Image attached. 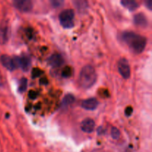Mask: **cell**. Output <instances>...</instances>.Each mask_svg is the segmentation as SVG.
<instances>
[{"label": "cell", "mask_w": 152, "mask_h": 152, "mask_svg": "<svg viewBox=\"0 0 152 152\" xmlns=\"http://www.w3.org/2000/svg\"><path fill=\"white\" fill-rule=\"evenodd\" d=\"M122 40L135 53H140L146 45V39L142 35L132 31H126L122 34Z\"/></svg>", "instance_id": "obj_1"}, {"label": "cell", "mask_w": 152, "mask_h": 152, "mask_svg": "<svg viewBox=\"0 0 152 152\" xmlns=\"http://www.w3.org/2000/svg\"><path fill=\"white\" fill-rule=\"evenodd\" d=\"M97 75L94 68L91 65H86L82 68L79 75V83L83 88L88 89L96 83Z\"/></svg>", "instance_id": "obj_2"}, {"label": "cell", "mask_w": 152, "mask_h": 152, "mask_svg": "<svg viewBox=\"0 0 152 152\" xmlns=\"http://www.w3.org/2000/svg\"><path fill=\"white\" fill-rule=\"evenodd\" d=\"M59 22L65 28H71L74 25V11L72 9L62 10L59 16Z\"/></svg>", "instance_id": "obj_3"}, {"label": "cell", "mask_w": 152, "mask_h": 152, "mask_svg": "<svg viewBox=\"0 0 152 152\" xmlns=\"http://www.w3.org/2000/svg\"><path fill=\"white\" fill-rule=\"evenodd\" d=\"M118 71L120 75L124 79H129L131 76V68L129 62L125 58L120 59L118 62Z\"/></svg>", "instance_id": "obj_4"}, {"label": "cell", "mask_w": 152, "mask_h": 152, "mask_svg": "<svg viewBox=\"0 0 152 152\" xmlns=\"http://www.w3.org/2000/svg\"><path fill=\"white\" fill-rule=\"evenodd\" d=\"M14 61L16 68L19 67L24 71H28L31 67V59L28 56H22V57H14L13 58Z\"/></svg>", "instance_id": "obj_5"}, {"label": "cell", "mask_w": 152, "mask_h": 152, "mask_svg": "<svg viewBox=\"0 0 152 152\" xmlns=\"http://www.w3.org/2000/svg\"><path fill=\"white\" fill-rule=\"evenodd\" d=\"M14 6L19 10L22 12H28L32 9V1L30 0H16L13 1Z\"/></svg>", "instance_id": "obj_6"}, {"label": "cell", "mask_w": 152, "mask_h": 152, "mask_svg": "<svg viewBox=\"0 0 152 152\" xmlns=\"http://www.w3.org/2000/svg\"><path fill=\"white\" fill-rule=\"evenodd\" d=\"M0 62H1V65L6 68V69L9 70V71H13L15 70L16 65H15L14 61H13V58L10 57L8 55H1L0 57Z\"/></svg>", "instance_id": "obj_7"}, {"label": "cell", "mask_w": 152, "mask_h": 152, "mask_svg": "<svg viewBox=\"0 0 152 152\" xmlns=\"http://www.w3.org/2000/svg\"><path fill=\"white\" fill-rule=\"evenodd\" d=\"M95 123L92 119L88 118L83 120L81 123V129L85 133L90 134L94 131Z\"/></svg>", "instance_id": "obj_8"}, {"label": "cell", "mask_w": 152, "mask_h": 152, "mask_svg": "<svg viewBox=\"0 0 152 152\" xmlns=\"http://www.w3.org/2000/svg\"><path fill=\"white\" fill-rule=\"evenodd\" d=\"M81 105L84 109L88 110V111H93L97 108L98 101L95 98H89V99L83 100Z\"/></svg>", "instance_id": "obj_9"}, {"label": "cell", "mask_w": 152, "mask_h": 152, "mask_svg": "<svg viewBox=\"0 0 152 152\" xmlns=\"http://www.w3.org/2000/svg\"><path fill=\"white\" fill-rule=\"evenodd\" d=\"M63 58L60 54L55 53V54L51 55L48 59V62L50 66L53 68H57V67L61 66L63 64Z\"/></svg>", "instance_id": "obj_10"}, {"label": "cell", "mask_w": 152, "mask_h": 152, "mask_svg": "<svg viewBox=\"0 0 152 152\" xmlns=\"http://www.w3.org/2000/svg\"><path fill=\"white\" fill-rule=\"evenodd\" d=\"M134 22L136 25H138L140 27H146L148 25V19L147 17L142 13H137L134 16Z\"/></svg>", "instance_id": "obj_11"}, {"label": "cell", "mask_w": 152, "mask_h": 152, "mask_svg": "<svg viewBox=\"0 0 152 152\" xmlns=\"http://www.w3.org/2000/svg\"><path fill=\"white\" fill-rule=\"evenodd\" d=\"M121 4L123 7H126L128 10H131V11L137 10L139 7L138 3L137 1H133V0H123L121 1Z\"/></svg>", "instance_id": "obj_12"}, {"label": "cell", "mask_w": 152, "mask_h": 152, "mask_svg": "<svg viewBox=\"0 0 152 152\" xmlns=\"http://www.w3.org/2000/svg\"><path fill=\"white\" fill-rule=\"evenodd\" d=\"M9 31L7 26H2L0 28V42L5 43L8 40Z\"/></svg>", "instance_id": "obj_13"}, {"label": "cell", "mask_w": 152, "mask_h": 152, "mask_svg": "<svg viewBox=\"0 0 152 152\" xmlns=\"http://www.w3.org/2000/svg\"><path fill=\"white\" fill-rule=\"evenodd\" d=\"M75 100V97L71 94H67L64 96L62 101V105L63 107H67L71 105Z\"/></svg>", "instance_id": "obj_14"}, {"label": "cell", "mask_w": 152, "mask_h": 152, "mask_svg": "<svg viewBox=\"0 0 152 152\" xmlns=\"http://www.w3.org/2000/svg\"><path fill=\"white\" fill-rule=\"evenodd\" d=\"M27 87H28V81L25 78H22L19 81V91L20 93H24L26 91Z\"/></svg>", "instance_id": "obj_15"}, {"label": "cell", "mask_w": 152, "mask_h": 152, "mask_svg": "<svg viewBox=\"0 0 152 152\" xmlns=\"http://www.w3.org/2000/svg\"><path fill=\"white\" fill-rule=\"evenodd\" d=\"M74 4H76V7L79 10H83L86 9L88 6V2L86 1H75Z\"/></svg>", "instance_id": "obj_16"}, {"label": "cell", "mask_w": 152, "mask_h": 152, "mask_svg": "<svg viewBox=\"0 0 152 152\" xmlns=\"http://www.w3.org/2000/svg\"><path fill=\"white\" fill-rule=\"evenodd\" d=\"M111 137H112L113 139L117 140L120 138V132L119 131L118 129H117V128H115V127H113L112 129H111Z\"/></svg>", "instance_id": "obj_17"}, {"label": "cell", "mask_w": 152, "mask_h": 152, "mask_svg": "<svg viewBox=\"0 0 152 152\" xmlns=\"http://www.w3.org/2000/svg\"><path fill=\"white\" fill-rule=\"evenodd\" d=\"M71 73H72V71H71V68H69V67H65L63 69V71H62V76L64 77H68L71 76Z\"/></svg>", "instance_id": "obj_18"}, {"label": "cell", "mask_w": 152, "mask_h": 152, "mask_svg": "<svg viewBox=\"0 0 152 152\" xmlns=\"http://www.w3.org/2000/svg\"><path fill=\"white\" fill-rule=\"evenodd\" d=\"M43 72L41 71V70H39V68H34V69L33 70L32 76L33 77L36 78V77H39V76H41Z\"/></svg>", "instance_id": "obj_19"}, {"label": "cell", "mask_w": 152, "mask_h": 152, "mask_svg": "<svg viewBox=\"0 0 152 152\" xmlns=\"http://www.w3.org/2000/svg\"><path fill=\"white\" fill-rule=\"evenodd\" d=\"M132 113H133V108L131 106L127 107L126 109V115L127 116V117H130L132 114Z\"/></svg>", "instance_id": "obj_20"}, {"label": "cell", "mask_w": 152, "mask_h": 152, "mask_svg": "<svg viewBox=\"0 0 152 152\" xmlns=\"http://www.w3.org/2000/svg\"><path fill=\"white\" fill-rule=\"evenodd\" d=\"M38 96V94L36 91H30L29 92V96L31 98V99H35V98L37 97Z\"/></svg>", "instance_id": "obj_21"}, {"label": "cell", "mask_w": 152, "mask_h": 152, "mask_svg": "<svg viewBox=\"0 0 152 152\" xmlns=\"http://www.w3.org/2000/svg\"><path fill=\"white\" fill-rule=\"evenodd\" d=\"M61 4H62V1H52V4H53V6H54V7H59Z\"/></svg>", "instance_id": "obj_22"}, {"label": "cell", "mask_w": 152, "mask_h": 152, "mask_svg": "<svg viewBox=\"0 0 152 152\" xmlns=\"http://www.w3.org/2000/svg\"><path fill=\"white\" fill-rule=\"evenodd\" d=\"M145 5L150 10H152V1H145Z\"/></svg>", "instance_id": "obj_23"}]
</instances>
